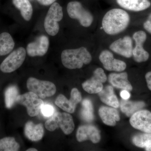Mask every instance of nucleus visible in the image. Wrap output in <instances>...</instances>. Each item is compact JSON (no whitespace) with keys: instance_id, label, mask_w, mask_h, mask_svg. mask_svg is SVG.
<instances>
[{"instance_id":"f257e3e1","label":"nucleus","mask_w":151,"mask_h":151,"mask_svg":"<svg viewBox=\"0 0 151 151\" xmlns=\"http://www.w3.org/2000/svg\"><path fill=\"white\" fill-rule=\"evenodd\" d=\"M129 22V16L126 11L120 9H112L103 17L102 27L107 34L115 35L126 29Z\"/></svg>"},{"instance_id":"f03ea898","label":"nucleus","mask_w":151,"mask_h":151,"mask_svg":"<svg viewBox=\"0 0 151 151\" xmlns=\"http://www.w3.org/2000/svg\"><path fill=\"white\" fill-rule=\"evenodd\" d=\"M61 58L63 65L70 69L81 68L84 64L90 63L92 59L91 55L84 47L65 50L61 53Z\"/></svg>"},{"instance_id":"7ed1b4c3","label":"nucleus","mask_w":151,"mask_h":151,"mask_svg":"<svg viewBox=\"0 0 151 151\" xmlns=\"http://www.w3.org/2000/svg\"><path fill=\"white\" fill-rule=\"evenodd\" d=\"M45 128L50 132H53L60 128L65 135H69L74 129V122L72 116L69 113L56 112L45 122Z\"/></svg>"},{"instance_id":"20e7f679","label":"nucleus","mask_w":151,"mask_h":151,"mask_svg":"<svg viewBox=\"0 0 151 151\" xmlns=\"http://www.w3.org/2000/svg\"><path fill=\"white\" fill-rule=\"evenodd\" d=\"M62 7L58 3L54 2L49 9L45 19V29L49 35L54 36L56 35L59 30L58 22L63 18Z\"/></svg>"},{"instance_id":"39448f33","label":"nucleus","mask_w":151,"mask_h":151,"mask_svg":"<svg viewBox=\"0 0 151 151\" xmlns=\"http://www.w3.org/2000/svg\"><path fill=\"white\" fill-rule=\"evenodd\" d=\"M27 86L30 92L35 93L42 99L53 96L56 91V86L52 82L42 81L34 77L28 79Z\"/></svg>"},{"instance_id":"423d86ee","label":"nucleus","mask_w":151,"mask_h":151,"mask_svg":"<svg viewBox=\"0 0 151 151\" xmlns=\"http://www.w3.org/2000/svg\"><path fill=\"white\" fill-rule=\"evenodd\" d=\"M67 11L70 18L78 20L80 24L87 27L92 24L93 17L92 14L83 7L78 1H71L68 4Z\"/></svg>"},{"instance_id":"0eeeda50","label":"nucleus","mask_w":151,"mask_h":151,"mask_svg":"<svg viewBox=\"0 0 151 151\" xmlns=\"http://www.w3.org/2000/svg\"><path fill=\"white\" fill-rule=\"evenodd\" d=\"M26 50L19 47L12 52L0 65V70L3 73H10L15 71L20 67L25 59Z\"/></svg>"},{"instance_id":"6e6552de","label":"nucleus","mask_w":151,"mask_h":151,"mask_svg":"<svg viewBox=\"0 0 151 151\" xmlns=\"http://www.w3.org/2000/svg\"><path fill=\"white\" fill-rule=\"evenodd\" d=\"M16 103L26 107L29 116L31 117L37 116L41 108L44 104L43 101L39 98L38 96L32 92L19 95L17 98Z\"/></svg>"},{"instance_id":"1a4fd4ad","label":"nucleus","mask_w":151,"mask_h":151,"mask_svg":"<svg viewBox=\"0 0 151 151\" xmlns=\"http://www.w3.org/2000/svg\"><path fill=\"white\" fill-rule=\"evenodd\" d=\"M107 80V76L104 70L99 68L94 70L92 78L82 83V87L89 94L98 93L103 89V83Z\"/></svg>"},{"instance_id":"9d476101","label":"nucleus","mask_w":151,"mask_h":151,"mask_svg":"<svg viewBox=\"0 0 151 151\" xmlns=\"http://www.w3.org/2000/svg\"><path fill=\"white\" fill-rule=\"evenodd\" d=\"M132 127L144 133H151V112L139 110L134 113L130 119Z\"/></svg>"},{"instance_id":"9b49d317","label":"nucleus","mask_w":151,"mask_h":151,"mask_svg":"<svg viewBox=\"0 0 151 151\" xmlns=\"http://www.w3.org/2000/svg\"><path fill=\"white\" fill-rule=\"evenodd\" d=\"M82 97L77 88H73L70 93V100H68L64 95L60 94L57 97L55 104L57 106L67 113H74L76 105L81 102Z\"/></svg>"},{"instance_id":"f8f14e48","label":"nucleus","mask_w":151,"mask_h":151,"mask_svg":"<svg viewBox=\"0 0 151 151\" xmlns=\"http://www.w3.org/2000/svg\"><path fill=\"white\" fill-rule=\"evenodd\" d=\"M147 37L146 33L143 31L137 32L133 36L136 46L133 49L132 55L137 62H145L149 59L150 55L143 47V44L145 42Z\"/></svg>"},{"instance_id":"ddd939ff","label":"nucleus","mask_w":151,"mask_h":151,"mask_svg":"<svg viewBox=\"0 0 151 151\" xmlns=\"http://www.w3.org/2000/svg\"><path fill=\"white\" fill-rule=\"evenodd\" d=\"M99 59L106 70L109 71L121 72L124 71L127 67V64L124 61L115 59L111 52L104 50L101 52Z\"/></svg>"},{"instance_id":"4468645a","label":"nucleus","mask_w":151,"mask_h":151,"mask_svg":"<svg viewBox=\"0 0 151 151\" xmlns=\"http://www.w3.org/2000/svg\"><path fill=\"white\" fill-rule=\"evenodd\" d=\"M49 40L47 36L41 35L35 41L27 45L26 50L30 57L42 56L47 52L49 47Z\"/></svg>"},{"instance_id":"2eb2a0df","label":"nucleus","mask_w":151,"mask_h":151,"mask_svg":"<svg viewBox=\"0 0 151 151\" xmlns=\"http://www.w3.org/2000/svg\"><path fill=\"white\" fill-rule=\"evenodd\" d=\"M76 137L77 141L80 142L90 140L96 144L100 142L101 136L100 131L97 127L92 125H83L78 127Z\"/></svg>"},{"instance_id":"dca6fc26","label":"nucleus","mask_w":151,"mask_h":151,"mask_svg":"<svg viewBox=\"0 0 151 151\" xmlns=\"http://www.w3.org/2000/svg\"><path fill=\"white\" fill-rule=\"evenodd\" d=\"M110 48L114 52L127 58H129L133 55V42L129 36L113 42L110 45Z\"/></svg>"},{"instance_id":"f3484780","label":"nucleus","mask_w":151,"mask_h":151,"mask_svg":"<svg viewBox=\"0 0 151 151\" xmlns=\"http://www.w3.org/2000/svg\"><path fill=\"white\" fill-rule=\"evenodd\" d=\"M44 129L43 124H35L32 122H27L24 127V134L28 139L32 142H37L43 137Z\"/></svg>"},{"instance_id":"a211bd4d","label":"nucleus","mask_w":151,"mask_h":151,"mask_svg":"<svg viewBox=\"0 0 151 151\" xmlns=\"http://www.w3.org/2000/svg\"><path fill=\"white\" fill-rule=\"evenodd\" d=\"M99 114L103 123L109 126H115L116 122L120 120L119 112L114 108L106 106L100 107Z\"/></svg>"},{"instance_id":"6ab92c4d","label":"nucleus","mask_w":151,"mask_h":151,"mask_svg":"<svg viewBox=\"0 0 151 151\" xmlns=\"http://www.w3.org/2000/svg\"><path fill=\"white\" fill-rule=\"evenodd\" d=\"M109 82L113 86L119 89L128 91H132L133 88L128 80L127 72L120 73H111L108 76Z\"/></svg>"},{"instance_id":"aec40b11","label":"nucleus","mask_w":151,"mask_h":151,"mask_svg":"<svg viewBox=\"0 0 151 151\" xmlns=\"http://www.w3.org/2000/svg\"><path fill=\"white\" fill-rule=\"evenodd\" d=\"M117 2L123 8L134 12L145 10L151 6L149 0H117Z\"/></svg>"},{"instance_id":"412c9836","label":"nucleus","mask_w":151,"mask_h":151,"mask_svg":"<svg viewBox=\"0 0 151 151\" xmlns=\"http://www.w3.org/2000/svg\"><path fill=\"white\" fill-rule=\"evenodd\" d=\"M98 93L103 103L114 108H119L120 104L112 86H106Z\"/></svg>"},{"instance_id":"4be33fe9","label":"nucleus","mask_w":151,"mask_h":151,"mask_svg":"<svg viewBox=\"0 0 151 151\" xmlns=\"http://www.w3.org/2000/svg\"><path fill=\"white\" fill-rule=\"evenodd\" d=\"M145 106V104L142 101H131L123 99L120 103V108L122 112L128 117L132 116Z\"/></svg>"},{"instance_id":"5701e85b","label":"nucleus","mask_w":151,"mask_h":151,"mask_svg":"<svg viewBox=\"0 0 151 151\" xmlns=\"http://www.w3.org/2000/svg\"><path fill=\"white\" fill-rule=\"evenodd\" d=\"M14 45V42L9 33L4 32L0 34V56L10 53Z\"/></svg>"},{"instance_id":"b1692460","label":"nucleus","mask_w":151,"mask_h":151,"mask_svg":"<svg viewBox=\"0 0 151 151\" xmlns=\"http://www.w3.org/2000/svg\"><path fill=\"white\" fill-rule=\"evenodd\" d=\"M14 6L20 11L22 16L25 20L29 21L33 14V8L28 0H12Z\"/></svg>"},{"instance_id":"393cba45","label":"nucleus","mask_w":151,"mask_h":151,"mask_svg":"<svg viewBox=\"0 0 151 151\" xmlns=\"http://www.w3.org/2000/svg\"><path fill=\"white\" fill-rule=\"evenodd\" d=\"M132 142L137 147L151 151V133L137 134L132 138Z\"/></svg>"},{"instance_id":"a878e982","label":"nucleus","mask_w":151,"mask_h":151,"mask_svg":"<svg viewBox=\"0 0 151 151\" xmlns=\"http://www.w3.org/2000/svg\"><path fill=\"white\" fill-rule=\"evenodd\" d=\"M94 108L91 100L88 99H85L82 103L81 117V119L86 122H92L94 119Z\"/></svg>"},{"instance_id":"bb28decb","label":"nucleus","mask_w":151,"mask_h":151,"mask_svg":"<svg viewBox=\"0 0 151 151\" xmlns=\"http://www.w3.org/2000/svg\"><path fill=\"white\" fill-rule=\"evenodd\" d=\"M19 148L14 138L6 137L0 139V151H17Z\"/></svg>"},{"instance_id":"cd10ccee","label":"nucleus","mask_w":151,"mask_h":151,"mask_svg":"<svg viewBox=\"0 0 151 151\" xmlns=\"http://www.w3.org/2000/svg\"><path fill=\"white\" fill-rule=\"evenodd\" d=\"M19 95V90L16 86H11L6 89L5 93V104L7 108H12L16 103L17 97Z\"/></svg>"},{"instance_id":"c85d7f7f","label":"nucleus","mask_w":151,"mask_h":151,"mask_svg":"<svg viewBox=\"0 0 151 151\" xmlns=\"http://www.w3.org/2000/svg\"><path fill=\"white\" fill-rule=\"evenodd\" d=\"M41 111L44 116L45 117H51L54 114L55 109L54 107L51 105L46 104L42 105Z\"/></svg>"},{"instance_id":"c756f323","label":"nucleus","mask_w":151,"mask_h":151,"mask_svg":"<svg viewBox=\"0 0 151 151\" xmlns=\"http://www.w3.org/2000/svg\"><path fill=\"white\" fill-rule=\"evenodd\" d=\"M38 2L43 6H49L55 2L56 0H37Z\"/></svg>"},{"instance_id":"7c9ffc66","label":"nucleus","mask_w":151,"mask_h":151,"mask_svg":"<svg viewBox=\"0 0 151 151\" xmlns=\"http://www.w3.org/2000/svg\"><path fill=\"white\" fill-rule=\"evenodd\" d=\"M144 27L148 32L151 34V19H148L144 24Z\"/></svg>"},{"instance_id":"2f4dec72","label":"nucleus","mask_w":151,"mask_h":151,"mask_svg":"<svg viewBox=\"0 0 151 151\" xmlns=\"http://www.w3.org/2000/svg\"><path fill=\"white\" fill-rule=\"evenodd\" d=\"M145 78L147 86L151 91V71L147 72L145 75Z\"/></svg>"},{"instance_id":"473e14b6","label":"nucleus","mask_w":151,"mask_h":151,"mask_svg":"<svg viewBox=\"0 0 151 151\" xmlns=\"http://www.w3.org/2000/svg\"><path fill=\"white\" fill-rule=\"evenodd\" d=\"M121 96L122 99L127 100L130 98V94L127 90H123L121 92Z\"/></svg>"},{"instance_id":"72a5a7b5","label":"nucleus","mask_w":151,"mask_h":151,"mask_svg":"<svg viewBox=\"0 0 151 151\" xmlns=\"http://www.w3.org/2000/svg\"><path fill=\"white\" fill-rule=\"evenodd\" d=\"M27 151H37V150L35 148H30L27 149L26 150Z\"/></svg>"},{"instance_id":"f704fd0d","label":"nucleus","mask_w":151,"mask_h":151,"mask_svg":"<svg viewBox=\"0 0 151 151\" xmlns=\"http://www.w3.org/2000/svg\"><path fill=\"white\" fill-rule=\"evenodd\" d=\"M148 19H151V14H150V15L149 16Z\"/></svg>"}]
</instances>
